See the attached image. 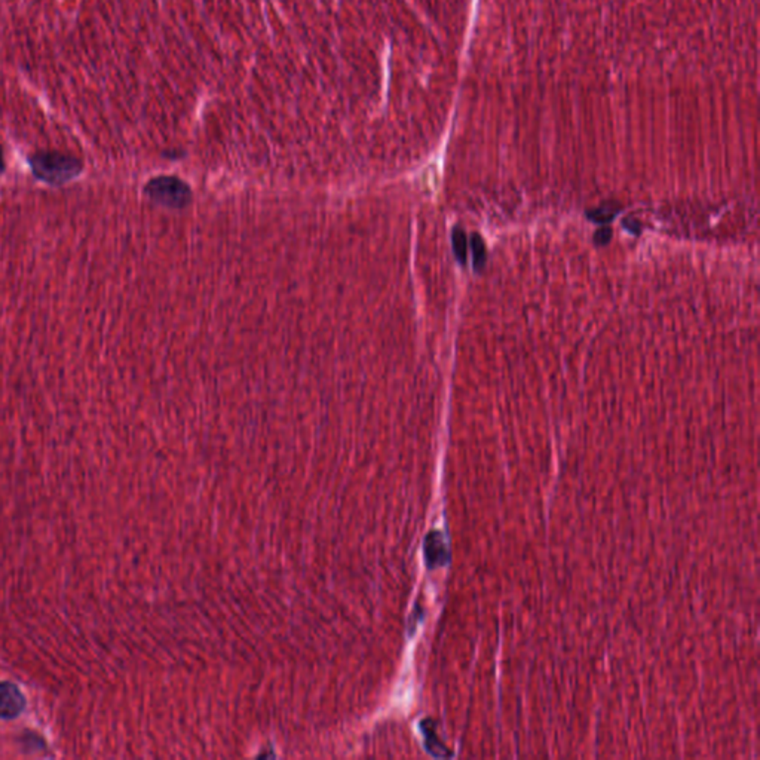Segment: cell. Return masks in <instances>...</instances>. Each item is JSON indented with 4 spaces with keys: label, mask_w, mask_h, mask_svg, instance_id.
Returning <instances> with one entry per match:
<instances>
[{
    "label": "cell",
    "mask_w": 760,
    "mask_h": 760,
    "mask_svg": "<svg viewBox=\"0 0 760 760\" xmlns=\"http://www.w3.org/2000/svg\"><path fill=\"white\" fill-rule=\"evenodd\" d=\"M30 165L40 180L51 184L72 180L82 170L77 159L60 153H38L30 157Z\"/></svg>",
    "instance_id": "1"
},
{
    "label": "cell",
    "mask_w": 760,
    "mask_h": 760,
    "mask_svg": "<svg viewBox=\"0 0 760 760\" xmlns=\"http://www.w3.org/2000/svg\"><path fill=\"white\" fill-rule=\"evenodd\" d=\"M146 190L159 204L174 208L184 207L190 198L188 186L174 177H159L149 183Z\"/></svg>",
    "instance_id": "2"
},
{
    "label": "cell",
    "mask_w": 760,
    "mask_h": 760,
    "mask_svg": "<svg viewBox=\"0 0 760 760\" xmlns=\"http://www.w3.org/2000/svg\"><path fill=\"white\" fill-rule=\"evenodd\" d=\"M25 707V698L11 682H0V719L18 718Z\"/></svg>",
    "instance_id": "3"
},
{
    "label": "cell",
    "mask_w": 760,
    "mask_h": 760,
    "mask_svg": "<svg viewBox=\"0 0 760 760\" xmlns=\"http://www.w3.org/2000/svg\"><path fill=\"white\" fill-rule=\"evenodd\" d=\"M471 244H472V251H474V268L477 270H481L484 268V263H485V245L481 240L480 235H472L471 238Z\"/></svg>",
    "instance_id": "4"
},
{
    "label": "cell",
    "mask_w": 760,
    "mask_h": 760,
    "mask_svg": "<svg viewBox=\"0 0 760 760\" xmlns=\"http://www.w3.org/2000/svg\"><path fill=\"white\" fill-rule=\"evenodd\" d=\"M453 250L457 260L462 264L466 262V236L462 229L456 227L453 232Z\"/></svg>",
    "instance_id": "5"
},
{
    "label": "cell",
    "mask_w": 760,
    "mask_h": 760,
    "mask_svg": "<svg viewBox=\"0 0 760 760\" xmlns=\"http://www.w3.org/2000/svg\"><path fill=\"white\" fill-rule=\"evenodd\" d=\"M618 213L616 208H597L594 210L593 213H590L588 216L594 220V222H611V220L615 217V214Z\"/></svg>",
    "instance_id": "6"
},
{
    "label": "cell",
    "mask_w": 760,
    "mask_h": 760,
    "mask_svg": "<svg viewBox=\"0 0 760 760\" xmlns=\"http://www.w3.org/2000/svg\"><path fill=\"white\" fill-rule=\"evenodd\" d=\"M611 238H612V231H611V229H609V227H603V229H600V231L596 233L594 241H596L597 245H605V244H607L609 241H611Z\"/></svg>",
    "instance_id": "7"
},
{
    "label": "cell",
    "mask_w": 760,
    "mask_h": 760,
    "mask_svg": "<svg viewBox=\"0 0 760 760\" xmlns=\"http://www.w3.org/2000/svg\"><path fill=\"white\" fill-rule=\"evenodd\" d=\"M3 170V157H2V149H0V171Z\"/></svg>",
    "instance_id": "8"
}]
</instances>
